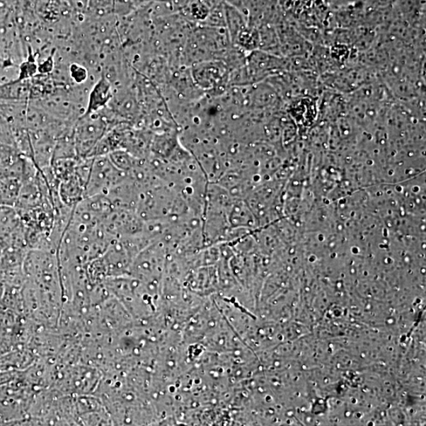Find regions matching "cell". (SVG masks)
Instances as JSON below:
<instances>
[{"label":"cell","mask_w":426,"mask_h":426,"mask_svg":"<svg viewBox=\"0 0 426 426\" xmlns=\"http://www.w3.org/2000/svg\"><path fill=\"white\" fill-rule=\"evenodd\" d=\"M59 196L61 202L71 209L86 198V185L75 170L59 182Z\"/></svg>","instance_id":"cell-3"},{"label":"cell","mask_w":426,"mask_h":426,"mask_svg":"<svg viewBox=\"0 0 426 426\" xmlns=\"http://www.w3.org/2000/svg\"><path fill=\"white\" fill-rule=\"evenodd\" d=\"M71 76L74 81L80 84L85 81L88 77L86 69L79 64H72L70 68Z\"/></svg>","instance_id":"cell-6"},{"label":"cell","mask_w":426,"mask_h":426,"mask_svg":"<svg viewBox=\"0 0 426 426\" xmlns=\"http://www.w3.org/2000/svg\"><path fill=\"white\" fill-rule=\"evenodd\" d=\"M113 98V86L105 76L96 82L88 96L86 113L91 114L105 108Z\"/></svg>","instance_id":"cell-4"},{"label":"cell","mask_w":426,"mask_h":426,"mask_svg":"<svg viewBox=\"0 0 426 426\" xmlns=\"http://www.w3.org/2000/svg\"><path fill=\"white\" fill-rule=\"evenodd\" d=\"M116 125L105 108L98 113L82 115L73 127L78 158H91L102 137Z\"/></svg>","instance_id":"cell-1"},{"label":"cell","mask_w":426,"mask_h":426,"mask_svg":"<svg viewBox=\"0 0 426 426\" xmlns=\"http://www.w3.org/2000/svg\"><path fill=\"white\" fill-rule=\"evenodd\" d=\"M185 15L193 19L205 21L209 15V4L205 0H193L185 6Z\"/></svg>","instance_id":"cell-5"},{"label":"cell","mask_w":426,"mask_h":426,"mask_svg":"<svg viewBox=\"0 0 426 426\" xmlns=\"http://www.w3.org/2000/svg\"><path fill=\"white\" fill-rule=\"evenodd\" d=\"M128 174L117 168L108 156L93 157L91 175L86 188V197L106 195L110 190L125 180Z\"/></svg>","instance_id":"cell-2"}]
</instances>
